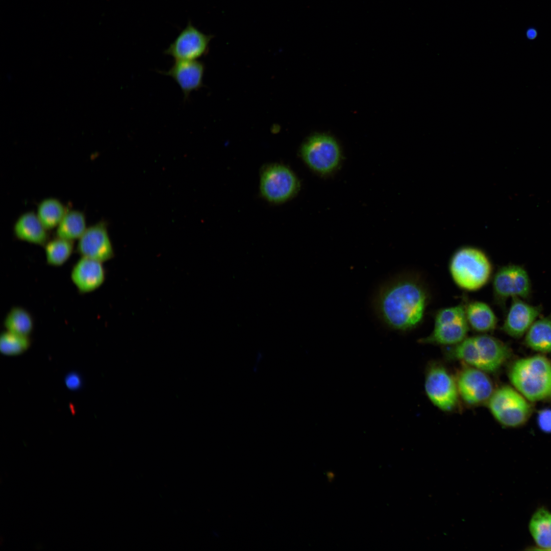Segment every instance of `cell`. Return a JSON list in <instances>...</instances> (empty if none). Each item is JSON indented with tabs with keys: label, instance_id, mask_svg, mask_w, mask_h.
Returning a JSON list of instances; mask_svg holds the SVG:
<instances>
[{
	"label": "cell",
	"instance_id": "44dd1931",
	"mask_svg": "<svg viewBox=\"0 0 551 551\" xmlns=\"http://www.w3.org/2000/svg\"><path fill=\"white\" fill-rule=\"evenodd\" d=\"M56 228L57 237L71 241L79 240L87 228L85 216L79 210L67 211Z\"/></svg>",
	"mask_w": 551,
	"mask_h": 551
},
{
	"label": "cell",
	"instance_id": "277c9868",
	"mask_svg": "<svg viewBox=\"0 0 551 551\" xmlns=\"http://www.w3.org/2000/svg\"><path fill=\"white\" fill-rule=\"evenodd\" d=\"M448 270L453 282L459 288L473 292L488 284L492 277L493 267L490 259L482 250L464 246L458 249L451 257Z\"/></svg>",
	"mask_w": 551,
	"mask_h": 551
},
{
	"label": "cell",
	"instance_id": "5b68a950",
	"mask_svg": "<svg viewBox=\"0 0 551 551\" xmlns=\"http://www.w3.org/2000/svg\"><path fill=\"white\" fill-rule=\"evenodd\" d=\"M529 402L516 389L503 386L494 390L487 405L500 424L516 428L524 424L530 417L533 409Z\"/></svg>",
	"mask_w": 551,
	"mask_h": 551
},
{
	"label": "cell",
	"instance_id": "484cf974",
	"mask_svg": "<svg viewBox=\"0 0 551 551\" xmlns=\"http://www.w3.org/2000/svg\"><path fill=\"white\" fill-rule=\"evenodd\" d=\"M537 423L540 430L546 433H551V409L540 411L537 415Z\"/></svg>",
	"mask_w": 551,
	"mask_h": 551
},
{
	"label": "cell",
	"instance_id": "7402d4cb",
	"mask_svg": "<svg viewBox=\"0 0 551 551\" xmlns=\"http://www.w3.org/2000/svg\"><path fill=\"white\" fill-rule=\"evenodd\" d=\"M58 199L49 197L41 201L37 206L36 215L47 230L57 228L67 212Z\"/></svg>",
	"mask_w": 551,
	"mask_h": 551
},
{
	"label": "cell",
	"instance_id": "9a60e30c",
	"mask_svg": "<svg viewBox=\"0 0 551 551\" xmlns=\"http://www.w3.org/2000/svg\"><path fill=\"white\" fill-rule=\"evenodd\" d=\"M204 71V64L195 60L174 61L168 71L159 72L173 79L181 88L186 100L192 91L203 86Z\"/></svg>",
	"mask_w": 551,
	"mask_h": 551
},
{
	"label": "cell",
	"instance_id": "e0dca14e",
	"mask_svg": "<svg viewBox=\"0 0 551 551\" xmlns=\"http://www.w3.org/2000/svg\"><path fill=\"white\" fill-rule=\"evenodd\" d=\"M13 233L18 240L36 245L44 246L49 240L47 230L33 212L24 213L17 218Z\"/></svg>",
	"mask_w": 551,
	"mask_h": 551
},
{
	"label": "cell",
	"instance_id": "8fae6325",
	"mask_svg": "<svg viewBox=\"0 0 551 551\" xmlns=\"http://www.w3.org/2000/svg\"><path fill=\"white\" fill-rule=\"evenodd\" d=\"M487 373L467 365L460 371L456 382L459 396L466 404L477 406L487 404L494 391Z\"/></svg>",
	"mask_w": 551,
	"mask_h": 551
},
{
	"label": "cell",
	"instance_id": "52a82bcc",
	"mask_svg": "<svg viewBox=\"0 0 551 551\" xmlns=\"http://www.w3.org/2000/svg\"><path fill=\"white\" fill-rule=\"evenodd\" d=\"M301 155L314 171L327 175L334 171L341 160L340 147L334 138L325 134L310 137L303 144Z\"/></svg>",
	"mask_w": 551,
	"mask_h": 551
},
{
	"label": "cell",
	"instance_id": "d4e9b609",
	"mask_svg": "<svg viewBox=\"0 0 551 551\" xmlns=\"http://www.w3.org/2000/svg\"><path fill=\"white\" fill-rule=\"evenodd\" d=\"M31 341L29 336L15 334L8 331L1 333L0 336V350L6 356L19 355L27 350L30 346Z\"/></svg>",
	"mask_w": 551,
	"mask_h": 551
},
{
	"label": "cell",
	"instance_id": "603a6c76",
	"mask_svg": "<svg viewBox=\"0 0 551 551\" xmlns=\"http://www.w3.org/2000/svg\"><path fill=\"white\" fill-rule=\"evenodd\" d=\"M4 326L6 331L19 335L29 336L34 327L31 313L23 307H12L6 315Z\"/></svg>",
	"mask_w": 551,
	"mask_h": 551
},
{
	"label": "cell",
	"instance_id": "ba28073f",
	"mask_svg": "<svg viewBox=\"0 0 551 551\" xmlns=\"http://www.w3.org/2000/svg\"><path fill=\"white\" fill-rule=\"evenodd\" d=\"M425 393L431 403L440 410H454L459 402L456 380L443 365L432 364L427 371L424 380Z\"/></svg>",
	"mask_w": 551,
	"mask_h": 551
},
{
	"label": "cell",
	"instance_id": "8992f818",
	"mask_svg": "<svg viewBox=\"0 0 551 551\" xmlns=\"http://www.w3.org/2000/svg\"><path fill=\"white\" fill-rule=\"evenodd\" d=\"M469 329L465 305L444 308L436 313L432 332L419 341L423 344L453 346L467 337Z\"/></svg>",
	"mask_w": 551,
	"mask_h": 551
},
{
	"label": "cell",
	"instance_id": "9c48e42d",
	"mask_svg": "<svg viewBox=\"0 0 551 551\" xmlns=\"http://www.w3.org/2000/svg\"><path fill=\"white\" fill-rule=\"evenodd\" d=\"M531 287L528 272L518 265L510 264L500 267L494 274L492 281L494 300L502 307L510 297L529 298Z\"/></svg>",
	"mask_w": 551,
	"mask_h": 551
},
{
	"label": "cell",
	"instance_id": "cb8c5ba5",
	"mask_svg": "<svg viewBox=\"0 0 551 551\" xmlns=\"http://www.w3.org/2000/svg\"><path fill=\"white\" fill-rule=\"evenodd\" d=\"M46 262L48 265L58 267L64 264L73 251V241L57 237L44 245Z\"/></svg>",
	"mask_w": 551,
	"mask_h": 551
},
{
	"label": "cell",
	"instance_id": "ac0fdd59",
	"mask_svg": "<svg viewBox=\"0 0 551 551\" xmlns=\"http://www.w3.org/2000/svg\"><path fill=\"white\" fill-rule=\"evenodd\" d=\"M466 319L470 328L480 334L493 331L497 318L491 308L482 301H472L465 306Z\"/></svg>",
	"mask_w": 551,
	"mask_h": 551
},
{
	"label": "cell",
	"instance_id": "30bf717a",
	"mask_svg": "<svg viewBox=\"0 0 551 551\" xmlns=\"http://www.w3.org/2000/svg\"><path fill=\"white\" fill-rule=\"evenodd\" d=\"M299 188V183L294 173L281 164L267 166L262 171L260 190L268 201L280 203L293 197Z\"/></svg>",
	"mask_w": 551,
	"mask_h": 551
},
{
	"label": "cell",
	"instance_id": "6da1fadb",
	"mask_svg": "<svg viewBox=\"0 0 551 551\" xmlns=\"http://www.w3.org/2000/svg\"><path fill=\"white\" fill-rule=\"evenodd\" d=\"M429 292L416 278L404 276L385 284L375 299L381 319L396 331L413 330L422 322L429 302Z\"/></svg>",
	"mask_w": 551,
	"mask_h": 551
},
{
	"label": "cell",
	"instance_id": "4316f807",
	"mask_svg": "<svg viewBox=\"0 0 551 551\" xmlns=\"http://www.w3.org/2000/svg\"><path fill=\"white\" fill-rule=\"evenodd\" d=\"M65 383L68 388L75 390L81 387L82 379L78 373L71 372L65 377Z\"/></svg>",
	"mask_w": 551,
	"mask_h": 551
},
{
	"label": "cell",
	"instance_id": "83f0119b",
	"mask_svg": "<svg viewBox=\"0 0 551 551\" xmlns=\"http://www.w3.org/2000/svg\"><path fill=\"white\" fill-rule=\"evenodd\" d=\"M525 35L528 39L534 40L538 36V31L535 28L530 27L526 29Z\"/></svg>",
	"mask_w": 551,
	"mask_h": 551
},
{
	"label": "cell",
	"instance_id": "2e32d148",
	"mask_svg": "<svg viewBox=\"0 0 551 551\" xmlns=\"http://www.w3.org/2000/svg\"><path fill=\"white\" fill-rule=\"evenodd\" d=\"M70 279L80 293L92 292L99 288L105 281V271L103 263L81 257L71 270Z\"/></svg>",
	"mask_w": 551,
	"mask_h": 551
},
{
	"label": "cell",
	"instance_id": "7a4b0ae2",
	"mask_svg": "<svg viewBox=\"0 0 551 551\" xmlns=\"http://www.w3.org/2000/svg\"><path fill=\"white\" fill-rule=\"evenodd\" d=\"M511 355V348L507 344L486 333L467 336L446 350L448 359L487 373L497 371Z\"/></svg>",
	"mask_w": 551,
	"mask_h": 551
},
{
	"label": "cell",
	"instance_id": "3957f363",
	"mask_svg": "<svg viewBox=\"0 0 551 551\" xmlns=\"http://www.w3.org/2000/svg\"><path fill=\"white\" fill-rule=\"evenodd\" d=\"M508 375L514 387L530 402L551 400V361L545 356L516 360Z\"/></svg>",
	"mask_w": 551,
	"mask_h": 551
},
{
	"label": "cell",
	"instance_id": "ffe728a7",
	"mask_svg": "<svg viewBox=\"0 0 551 551\" xmlns=\"http://www.w3.org/2000/svg\"><path fill=\"white\" fill-rule=\"evenodd\" d=\"M524 342L535 351L551 354V316L535 321L526 333Z\"/></svg>",
	"mask_w": 551,
	"mask_h": 551
},
{
	"label": "cell",
	"instance_id": "7c38bea8",
	"mask_svg": "<svg viewBox=\"0 0 551 551\" xmlns=\"http://www.w3.org/2000/svg\"><path fill=\"white\" fill-rule=\"evenodd\" d=\"M211 37L204 34L189 22L164 51L177 60H195L207 53Z\"/></svg>",
	"mask_w": 551,
	"mask_h": 551
},
{
	"label": "cell",
	"instance_id": "5bb4252c",
	"mask_svg": "<svg viewBox=\"0 0 551 551\" xmlns=\"http://www.w3.org/2000/svg\"><path fill=\"white\" fill-rule=\"evenodd\" d=\"M541 311V306L531 305L520 297H513L502 330L511 337H521L527 333Z\"/></svg>",
	"mask_w": 551,
	"mask_h": 551
},
{
	"label": "cell",
	"instance_id": "d6986e66",
	"mask_svg": "<svg viewBox=\"0 0 551 551\" xmlns=\"http://www.w3.org/2000/svg\"><path fill=\"white\" fill-rule=\"evenodd\" d=\"M529 530L538 549L551 550V512L538 508L532 515Z\"/></svg>",
	"mask_w": 551,
	"mask_h": 551
},
{
	"label": "cell",
	"instance_id": "4fadbf2b",
	"mask_svg": "<svg viewBox=\"0 0 551 551\" xmlns=\"http://www.w3.org/2000/svg\"><path fill=\"white\" fill-rule=\"evenodd\" d=\"M77 251L81 257L104 262L114 257L107 224L100 221L88 227L79 239Z\"/></svg>",
	"mask_w": 551,
	"mask_h": 551
}]
</instances>
